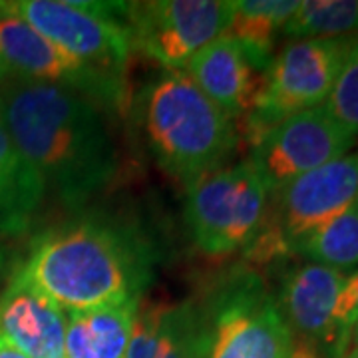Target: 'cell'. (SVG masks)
<instances>
[{"mask_svg":"<svg viewBox=\"0 0 358 358\" xmlns=\"http://www.w3.org/2000/svg\"><path fill=\"white\" fill-rule=\"evenodd\" d=\"M293 358H313V357H305V355H299V352H294L293 350Z\"/></svg>","mask_w":358,"mask_h":358,"instance_id":"obj_26","label":"cell"},{"mask_svg":"<svg viewBox=\"0 0 358 358\" xmlns=\"http://www.w3.org/2000/svg\"><path fill=\"white\" fill-rule=\"evenodd\" d=\"M296 6V0H237L225 36L241 46L255 70L265 72L275 56L277 38Z\"/></svg>","mask_w":358,"mask_h":358,"instance_id":"obj_18","label":"cell"},{"mask_svg":"<svg viewBox=\"0 0 358 358\" xmlns=\"http://www.w3.org/2000/svg\"><path fill=\"white\" fill-rule=\"evenodd\" d=\"M268 195L251 159L197 179L185 201V223L195 247L209 257L247 249L267 217Z\"/></svg>","mask_w":358,"mask_h":358,"instance_id":"obj_5","label":"cell"},{"mask_svg":"<svg viewBox=\"0 0 358 358\" xmlns=\"http://www.w3.org/2000/svg\"><path fill=\"white\" fill-rule=\"evenodd\" d=\"M352 40L294 38L273 56L255 108L245 117L253 143L282 120L327 102Z\"/></svg>","mask_w":358,"mask_h":358,"instance_id":"obj_6","label":"cell"},{"mask_svg":"<svg viewBox=\"0 0 358 358\" xmlns=\"http://www.w3.org/2000/svg\"><path fill=\"white\" fill-rule=\"evenodd\" d=\"M0 58L10 80L50 84L92 103L117 110L124 102L122 74L88 64L58 48L0 2Z\"/></svg>","mask_w":358,"mask_h":358,"instance_id":"obj_8","label":"cell"},{"mask_svg":"<svg viewBox=\"0 0 358 358\" xmlns=\"http://www.w3.org/2000/svg\"><path fill=\"white\" fill-rule=\"evenodd\" d=\"M0 358H26L20 350H16L10 343H6L2 336H0Z\"/></svg>","mask_w":358,"mask_h":358,"instance_id":"obj_23","label":"cell"},{"mask_svg":"<svg viewBox=\"0 0 358 358\" xmlns=\"http://www.w3.org/2000/svg\"><path fill=\"white\" fill-rule=\"evenodd\" d=\"M275 197L271 229L293 253L294 245L331 223L358 201V152L293 179Z\"/></svg>","mask_w":358,"mask_h":358,"instance_id":"obj_12","label":"cell"},{"mask_svg":"<svg viewBox=\"0 0 358 358\" xmlns=\"http://www.w3.org/2000/svg\"><path fill=\"white\" fill-rule=\"evenodd\" d=\"M6 6L58 48L88 64L122 74L131 52L128 2L13 0Z\"/></svg>","mask_w":358,"mask_h":358,"instance_id":"obj_7","label":"cell"},{"mask_svg":"<svg viewBox=\"0 0 358 358\" xmlns=\"http://www.w3.org/2000/svg\"><path fill=\"white\" fill-rule=\"evenodd\" d=\"M343 358H358V341L357 338H352V341H350V345L346 346Z\"/></svg>","mask_w":358,"mask_h":358,"instance_id":"obj_24","label":"cell"},{"mask_svg":"<svg viewBox=\"0 0 358 358\" xmlns=\"http://www.w3.org/2000/svg\"><path fill=\"white\" fill-rule=\"evenodd\" d=\"M141 124L155 162L187 187L219 169L237 145L235 122L185 72H166L145 88Z\"/></svg>","mask_w":358,"mask_h":358,"instance_id":"obj_3","label":"cell"},{"mask_svg":"<svg viewBox=\"0 0 358 358\" xmlns=\"http://www.w3.org/2000/svg\"><path fill=\"white\" fill-rule=\"evenodd\" d=\"M334 122L358 138V36H355L333 90L322 103Z\"/></svg>","mask_w":358,"mask_h":358,"instance_id":"obj_21","label":"cell"},{"mask_svg":"<svg viewBox=\"0 0 358 358\" xmlns=\"http://www.w3.org/2000/svg\"><path fill=\"white\" fill-rule=\"evenodd\" d=\"M357 211H358V201H357Z\"/></svg>","mask_w":358,"mask_h":358,"instance_id":"obj_29","label":"cell"},{"mask_svg":"<svg viewBox=\"0 0 358 358\" xmlns=\"http://www.w3.org/2000/svg\"><path fill=\"white\" fill-rule=\"evenodd\" d=\"M231 13V0H155L128 2L124 20L131 48L167 72H183L197 52L225 34Z\"/></svg>","mask_w":358,"mask_h":358,"instance_id":"obj_9","label":"cell"},{"mask_svg":"<svg viewBox=\"0 0 358 358\" xmlns=\"http://www.w3.org/2000/svg\"><path fill=\"white\" fill-rule=\"evenodd\" d=\"M126 358H205L197 305H140Z\"/></svg>","mask_w":358,"mask_h":358,"instance_id":"obj_15","label":"cell"},{"mask_svg":"<svg viewBox=\"0 0 358 358\" xmlns=\"http://www.w3.org/2000/svg\"><path fill=\"white\" fill-rule=\"evenodd\" d=\"M0 265H2V255H0Z\"/></svg>","mask_w":358,"mask_h":358,"instance_id":"obj_28","label":"cell"},{"mask_svg":"<svg viewBox=\"0 0 358 358\" xmlns=\"http://www.w3.org/2000/svg\"><path fill=\"white\" fill-rule=\"evenodd\" d=\"M197 313L205 358H293L277 296L251 268L227 275Z\"/></svg>","mask_w":358,"mask_h":358,"instance_id":"obj_4","label":"cell"},{"mask_svg":"<svg viewBox=\"0 0 358 358\" xmlns=\"http://www.w3.org/2000/svg\"><path fill=\"white\" fill-rule=\"evenodd\" d=\"M64 333V310L13 275L0 294V336L26 358H62Z\"/></svg>","mask_w":358,"mask_h":358,"instance_id":"obj_14","label":"cell"},{"mask_svg":"<svg viewBox=\"0 0 358 358\" xmlns=\"http://www.w3.org/2000/svg\"><path fill=\"white\" fill-rule=\"evenodd\" d=\"M293 253L307 257L310 263L345 273L358 267V211L346 209L331 223L313 231L294 245Z\"/></svg>","mask_w":358,"mask_h":358,"instance_id":"obj_19","label":"cell"},{"mask_svg":"<svg viewBox=\"0 0 358 358\" xmlns=\"http://www.w3.org/2000/svg\"><path fill=\"white\" fill-rule=\"evenodd\" d=\"M140 299L68 313L62 358H126Z\"/></svg>","mask_w":358,"mask_h":358,"instance_id":"obj_17","label":"cell"},{"mask_svg":"<svg viewBox=\"0 0 358 358\" xmlns=\"http://www.w3.org/2000/svg\"><path fill=\"white\" fill-rule=\"evenodd\" d=\"M46 181L10 138L0 120V235L18 237L34 225Z\"/></svg>","mask_w":358,"mask_h":358,"instance_id":"obj_16","label":"cell"},{"mask_svg":"<svg viewBox=\"0 0 358 358\" xmlns=\"http://www.w3.org/2000/svg\"><path fill=\"white\" fill-rule=\"evenodd\" d=\"M0 120L20 154L68 209H80L112 181L117 154L96 103L76 92L6 80Z\"/></svg>","mask_w":358,"mask_h":358,"instance_id":"obj_1","label":"cell"},{"mask_svg":"<svg viewBox=\"0 0 358 358\" xmlns=\"http://www.w3.org/2000/svg\"><path fill=\"white\" fill-rule=\"evenodd\" d=\"M352 336H355V338H357V341H358V324H357V327H355V331H352Z\"/></svg>","mask_w":358,"mask_h":358,"instance_id":"obj_27","label":"cell"},{"mask_svg":"<svg viewBox=\"0 0 358 358\" xmlns=\"http://www.w3.org/2000/svg\"><path fill=\"white\" fill-rule=\"evenodd\" d=\"M334 319L341 329L352 334L355 327L358 324V271H355L345 279V285L336 299Z\"/></svg>","mask_w":358,"mask_h":358,"instance_id":"obj_22","label":"cell"},{"mask_svg":"<svg viewBox=\"0 0 358 358\" xmlns=\"http://www.w3.org/2000/svg\"><path fill=\"white\" fill-rule=\"evenodd\" d=\"M289 38H348L358 34V0H305L282 28Z\"/></svg>","mask_w":358,"mask_h":358,"instance_id":"obj_20","label":"cell"},{"mask_svg":"<svg viewBox=\"0 0 358 358\" xmlns=\"http://www.w3.org/2000/svg\"><path fill=\"white\" fill-rule=\"evenodd\" d=\"M345 279V273L317 263L287 271L275 296L293 336L294 352L313 358H343L352 334L338 327L334 307Z\"/></svg>","mask_w":358,"mask_h":358,"instance_id":"obj_11","label":"cell"},{"mask_svg":"<svg viewBox=\"0 0 358 358\" xmlns=\"http://www.w3.org/2000/svg\"><path fill=\"white\" fill-rule=\"evenodd\" d=\"M14 277L58 308L78 313L140 299L150 257L129 231L78 219L36 237Z\"/></svg>","mask_w":358,"mask_h":358,"instance_id":"obj_2","label":"cell"},{"mask_svg":"<svg viewBox=\"0 0 358 358\" xmlns=\"http://www.w3.org/2000/svg\"><path fill=\"white\" fill-rule=\"evenodd\" d=\"M183 72L233 122L253 112L263 88V72L255 70L241 46L225 34L197 52Z\"/></svg>","mask_w":358,"mask_h":358,"instance_id":"obj_13","label":"cell"},{"mask_svg":"<svg viewBox=\"0 0 358 358\" xmlns=\"http://www.w3.org/2000/svg\"><path fill=\"white\" fill-rule=\"evenodd\" d=\"M357 138L341 128L319 106L291 115L253 143L251 164L268 193L279 192L293 179L348 154Z\"/></svg>","mask_w":358,"mask_h":358,"instance_id":"obj_10","label":"cell"},{"mask_svg":"<svg viewBox=\"0 0 358 358\" xmlns=\"http://www.w3.org/2000/svg\"><path fill=\"white\" fill-rule=\"evenodd\" d=\"M8 80V74H6V68L2 64V58H0V86Z\"/></svg>","mask_w":358,"mask_h":358,"instance_id":"obj_25","label":"cell"}]
</instances>
